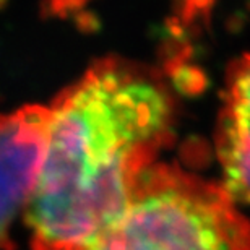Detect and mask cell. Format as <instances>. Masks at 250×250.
<instances>
[{
	"instance_id": "obj_3",
	"label": "cell",
	"mask_w": 250,
	"mask_h": 250,
	"mask_svg": "<svg viewBox=\"0 0 250 250\" xmlns=\"http://www.w3.org/2000/svg\"><path fill=\"white\" fill-rule=\"evenodd\" d=\"M51 109L0 114V250H12L10 226L33 195L47 148Z\"/></svg>"
},
{
	"instance_id": "obj_1",
	"label": "cell",
	"mask_w": 250,
	"mask_h": 250,
	"mask_svg": "<svg viewBox=\"0 0 250 250\" xmlns=\"http://www.w3.org/2000/svg\"><path fill=\"white\" fill-rule=\"evenodd\" d=\"M49 109L46 154L24 208L31 250H83L169 143L172 99L149 70L103 59Z\"/></svg>"
},
{
	"instance_id": "obj_2",
	"label": "cell",
	"mask_w": 250,
	"mask_h": 250,
	"mask_svg": "<svg viewBox=\"0 0 250 250\" xmlns=\"http://www.w3.org/2000/svg\"><path fill=\"white\" fill-rule=\"evenodd\" d=\"M83 250H250V221L223 184L154 161Z\"/></svg>"
},
{
	"instance_id": "obj_4",
	"label": "cell",
	"mask_w": 250,
	"mask_h": 250,
	"mask_svg": "<svg viewBox=\"0 0 250 250\" xmlns=\"http://www.w3.org/2000/svg\"><path fill=\"white\" fill-rule=\"evenodd\" d=\"M216 151L223 187L234 202L250 205V56L229 75L218 122Z\"/></svg>"
}]
</instances>
